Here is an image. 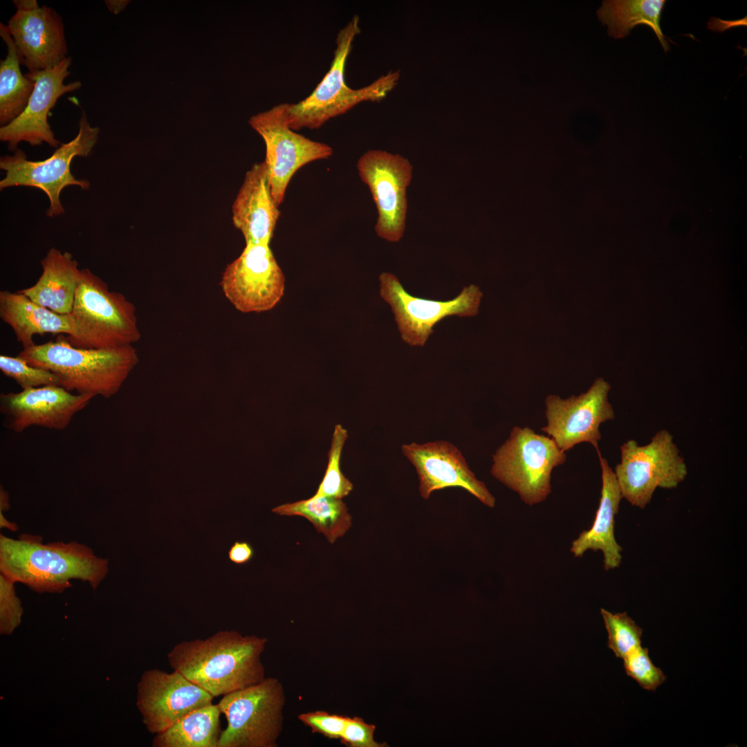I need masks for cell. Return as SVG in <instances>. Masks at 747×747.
Wrapping results in <instances>:
<instances>
[{"label":"cell","mask_w":747,"mask_h":747,"mask_svg":"<svg viewBox=\"0 0 747 747\" xmlns=\"http://www.w3.org/2000/svg\"><path fill=\"white\" fill-rule=\"evenodd\" d=\"M135 306L89 269L80 270L69 315L73 333L66 340L73 347L107 349L131 345L141 334Z\"/></svg>","instance_id":"5"},{"label":"cell","mask_w":747,"mask_h":747,"mask_svg":"<svg viewBox=\"0 0 747 747\" xmlns=\"http://www.w3.org/2000/svg\"><path fill=\"white\" fill-rule=\"evenodd\" d=\"M602 470L601 497L591 527L582 531L573 541L571 552L581 557L588 550L602 551L606 571L618 567L622 560V547L614 536L615 516L622 496L614 473L608 461L597 449Z\"/></svg>","instance_id":"21"},{"label":"cell","mask_w":747,"mask_h":747,"mask_svg":"<svg viewBox=\"0 0 747 747\" xmlns=\"http://www.w3.org/2000/svg\"><path fill=\"white\" fill-rule=\"evenodd\" d=\"M375 730V725L366 723L359 717H348L340 741L342 744L347 747L388 746L385 742L379 743L375 741L374 737Z\"/></svg>","instance_id":"34"},{"label":"cell","mask_w":747,"mask_h":747,"mask_svg":"<svg viewBox=\"0 0 747 747\" xmlns=\"http://www.w3.org/2000/svg\"><path fill=\"white\" fill-rule=\"evenodd\" d=\"M608 633L607 646L618 658H624L641 646L642 629L626 612L613 614L601 609Z\"/></svg>","instance_id":"29"},{"label":"cell","mask_w":747,"mask_h":747,"mask_svg":"<svg viewBox=\"0 0 747 747\" xmlns=\"http://www.w3.org/2000/svg\"><path fill=\"white\" fill-rule=\"evenodd\" d=\"M0 317L8 324L24 349L35 344V335L73 333L69 314L61 315L44 307L19 291H0Z\"/></svg>","instance_id":"23"},{"label":"cell","mask_w":747,"mask_h":747,"mask_svg":"<svg viewBox=\"0 0 747 747\" xmlns=\"http://www.w3.org/2000/svg\"><path fill=\"white\" fill-rule=\"evenodd\" d=\"M71 62L72 58L66 57L53 68L25 75L35 82L28 104L17 118L0 128V140L7 143L9 150L15 151L21 142L32 146L46 142L51 147H59L48 116L60 96L82 86L80 81L64 83L70 74Z\"/></svg>","instance_id":"17"},{"label":"cell","mask_w":747,"mask_h":747,"mask_svg":"<svg viewBox=\"0 0 747 747\" xmlns=\"http://www.w3.org/2000/svg\"><path fill=\"white\" fill-rule=\"evenodd\" d=\"M221 712L210 704L192 711L165 731L156 734L154 747H217Z\"/></svg>","instance_id":"25"},{"label":"cell","mask_w":747,"mask_h":747,"mask_svg":"<svg viewBox=\"0 0 747 747\" xmlns=\"http://www.w3.org/2000/svg\"><path fill=\"white\" fill-rule=\"evenodd\" d=\"M100 133L98 127H92L82 111L79 120L77 136L71 141L61 144L48 158L38 161L27 159L19 149L13 155L1 157L0 168L6 172L0 181V189L15 186L37 187L42 190L50 201L46 215L56 216L64 213L60 194L69 185H77L88 190L90 183L76 179L71 172V165L75 156H88L96 145Z\"/></svg>","instance_id":"8"},{"label":"cell","mask_w":747,"mask_h":747,"mask_svg":"<svg viewBox=\"0 0 747 747\" xmlns=\"http://www.w3.org/2000/svg\"><path fill=\"white\" fill-rule=\"evenodd\" d=\"M15 582L0 573V631L9 635L20 625L23 608Z\"/></svg>","instance_id":"32"},{"label":"cell","mask_w":747,"mask_h":747,"mask_svg":"<svg viewBox=\"0 0 747 747\" xmlns=\"http://www.w3.org/2000/svg\"><path fill=\"white\" fill-rule=\"evenodd\" d=\"M104 2L108 10L111 12L117 15L125 8L129 1L106 0Z\"/></svg>","instance_id":"36"},{"label":"cell","mask_w":747,"mask_h":747,"mask_svg":"<svg viewBox=\"0 0 747 747\" xmlns=\"http://www.w3.org/2000/svg\"><path fill=\"white\" fill-rule=\"evenodd\" d=\"M379 281L380 295L390 305L403 340L411 346L423 347L433 327L446 317L477 315L483 295L471 284L452 299L431 300L410 295L390 273L380 274Z\"/></svg>","instance_id":"11"},{"label":"cell","mask_w":747,"mask_h":747,"mask_svg":"<svg viewBox=\"0 0 747 747\" xmlns=\"http://www.w3.org/2000/svg\"><path fill=\"white\" fill-rule=\"evenodd\" d=\"M267 643L266 637L220 631L204 639L180 642L167 657L173 670L215 697L266 678L261 657Z\"/></svg>","instance_id":"2"},{"label":"cell","mask_w":747,"mask_h":747,"mask_svg":"<svg viewBox=\"0 0 747 747\" xmlns=\"http://www.w3.org/2000/svg\"><path fill=\"white\" fill-rule=\"evenodd\" d=\"M41 265L42 273L36 283L19 292L55 313L69 314L80 276L77 261L71 253L51 248Z\"/></svg>","instance_id":"22"},{"label":"cell","mask_w":747,"mask_h":747,"mask_svg":"<svg viewBox=\"0 0 747 747\" xmlns=\"http://www.w3.org/2000/svg\"><path fill=\"white\" fill-rule=\"evenodd\" d=\"M220 286L239 311L261 313L282 298L285 277L270 245L246 243L239 256L226 266Z\"/></svg>","instance_id":"12"},{"label":"cell","mask_w":747,"mask_h":747,"mask_svg":"<svg viewBox=\"0 0 747 747\" xmlns=\"http://www.w3.org/2000/svg\"><path fill=\"white\" fill-rule=\"evenodd\" d=\"M664 0H607L597 10L600 21L607 26L610 37L621 39L639 24L650 27L665 53L670 48L660 26Z\"/></svg>","instance_id":"24"},{"label":"cell","mask_w":747,"mask_h":747,"mask_svg":"<svg viewBox=\"0 0 747 747\" xmlns=\"http://www.w3.org/2000/svg\"><path fill=\"white\" fill-rule=\"evenodd\" d=\"M0 369L11 378L22 389L46 385L60 386L57 377L51 371L29 365L22 358L0 356Z\"/></svg>","instance_id":"30"},{"label":"cell","mask_w":747,"mask_h":747,"mask_svg":"<svg viewBox=\"0 0 747 747\" xmlns=\"http://www.w3.org/2000/svg\"><path fill=\"white\" fill-rule=\"evenodd\" d=\"M137 707L147 730L160 733L214 697L177 671H145L137 685Z\"/></svg>","instance_id":"16"},{"label":"cell","mask_w":747,"mask_h":747,"mask_svg":"<svg viewBox=\"0 0 747 747\" xmlns=\"http://www.w3.org/2000/svg\"><path fill=\"white\" fill-rule=\"evenodd\" d=\"M17 356L30 365L53 372L60 386L69 391L105 398L118 393L138 362L132 345L78 348L63 337L23 349Z\"/></svg>","instance_id":"3"},{"label":"cell","mask_w":747,"mask_h":747,"mask_svg":"<svg viewBox=\"0 0 747 747\" xmlns=\"http://www.w3.org/2000/svg\"><path fill=\"white\" fill-rule=\"evenodd\" d=\"M280 216L264 161L246 172L232 205V220L246 243L268 244Z\"/></svg>","instance_id":"20"},{"label":"cell","mask_w":747,"mask_h":747,"mask_svg":"<svg viewBox=\"0 0 747 747\" xmlns=\"http://www.w3.org/2000/svg\"><path fill=\"white\" fill-rule=\"evenodd\" d=\"M285 703L282 683L270 676L223 695L217 706L228 725L217 747H277Z\"/></svg>","instance_id":"7"},{"label":"cell","mask_w":747,"mask_h":747,"mask_svg":"<svg viewBox=\"0 0 747 747\" xmlns=\"http://www.w3.org/2000/svg\"><path fill=\"white\" fill-rule=\"evenodd\" d=\"M611 385L598 378L590 388L578 396L563 399L549 395L545 399L547 424L541 430L552 438L564 452L580 443H589L596 450L601 439V423L614 419L608 400Z\"/></svg>","instance_id":"14"},{"label":"cell","mask_w":747,"mask_h":747,"mask_svg":"<svg viewBox=\"0 0 747 747\" xmlns=\"http://www.w3.org/2000/svg\"><path fill=\"white\" fill-rule=\"evenodd\" d=\"M94 397L89 394H74L61 386H42L1 394L0 411L5 427L15 432L33 425L63 430Z\"/></svg>","instance_id":"18"},{"label":"cell","mask_w":747,"mask_h":747,"mask_svg":"<svg viewBox=\"0 0 747 747\" xmlns=\"http://www.w3.org/2000/svg\"><path fill=\"white\" fill-rule=\"evenodd\" d=\"M9 495L8 493L1 487L0 490V512H4L9 510Z\"/></svg>","instance_id":"37"},{"label":"cell","mask_w":747,"mask_h":747,"mask_svg":"<svg viewBox=\"0 0 747 747\" xmlns=\"http://www.w3.org/2000/svg\"><path fill=\"white\" fill-rule=\"evenodd\" d=\"M357 169L377 208L376 234L389 242L399 241L405 228L412 165L398 154L369 150L360 157Z\"/></svg>","instance_id":"13"},{"label":"cell","mask_w":747,"mask_h":747,"mask_svg":"<svg viewBox=\"0 0 747 747\" xmlns=\"http://www.w3.org/2000/svg\"><path fill=\"white\" fill-rule=\"evenodd\" d=\"M359 20L358 16L354 15L338 32L330 68L313 92L299 102L287 103L288 122L293 130L318 129L362 102L380 101L397 84L398 71H389L360 89L347 85L345 65L353 40L360 32Z\"/></svg>","instance_id":"4"},{"label":"cell","mask_w":747,"mask_h":747,"mask_svg":"<svg viewBox=\"0 0 747 747\" xmlns=\"http://www.w3.org/2000/svg\"><path fill=\"white\" fill-rule=\"evenodd\" d=\"M297 718L310 728L313 733L320 734L330 739L340 740L348 717L315 710L301 713Z\"/></svg>","instance_id":"33"},{"label":"cell","mask_w":747,"mask_h":747,"mask_svg":"<svg viewBox=\"0 0 747 747\" xmlns=\"http://www.w3.org/2000/svg\"><path fill=\"white\" fill-rule=\"evenodd\" d=\"M621 461L614 473L622 496L632 506L645 508L657 488H675L688 474L686 464L665 430L645 445L629 440L620 447Z\"/></svg>","instance_id":"9"},{"label":"cell","mask_w":747,"mask_h":747,"mask_svg":"<svg viewBox=\"0 0 747 747\" xmlns=\"http://www.w3.org/2000/svg\"><path fill=\"white\" fill-rule=\"evenodd\" d=\"M17 10L6 27L20 64L30 73L53 68L67 56L64 25L53 8L36 0H15Z\"/></svg>","instance_id":"15"},{"label":"cell","mask_w":747,"mask_h":747,"mask_svg":"<svg viewBox=\"0 0 747 747\" xmlns=\"http://www.w3.org/2000/svg\"><path fill=\"white\" fill-rule=\"evenodd\" d=\"M0 527L7 528L11 531H17L18 530L17 525L15 523L6 519L2 512H0Z\"/></svg>","instance_id":"38"},{"label":"cell","mask_w":747,"mask_h":747,"mask_svg":"<svg viewBox=\"0 0 747 747\" xmlns=\"http://www.w3.org/2000/svg\"><path fill=\"white\" fill-rule=\"evenodd\" d=\"M254 555V548L246 541L234 542L228 551V559L237 565L248 563Z\"/></svg>","instance_id":"35"},{"label":"cell","mask_w":747,"mask_h":747,"mask_svg":"<svg viewBox=\"0 0 747 747\" xmlns=\"http://www.w3.org/2000/svg\"><path fill=\"white\" fill-rule=\"evenodd\" d=\"M403 454L415 467L421 496L427 499L432 492L447 488H461L484 505L493 508L494 496L485 483L477 479L465 458L452 443L437 441L424 444L402 445Z\"/></svg>","instance_id":"19"},{"label":"cell","mask_w":747,"mask_h":747,"mask_svg":"<svg viewBox=\"0 0 747 747\" xmlns=\"http://www.w3.org/2000/svg\"><path fill=\"white\" fill-rule=\"evenodd\" d=\"M0 36L7 54L0 61V124L5 126L25 109L35 88V82L24 75L20 62L6 25L0 24Z\"/></svg>","instance_id":"27"},{"label":"cell","mask_w":747,"mask_h":747,"mask_svg":"<svg viewBox=\"0 0 747 747\" xmlns=\"http://www.w3.org/2000/svg\"><path fill=\"white\" fill-rule=\"evenodd\" d=\"M248 122L264 141L266 157L264 161L268 168L273 198L279 206L297 170L311 162L326 159L333 154V149L329 145L311 140L289 127L287 103L255 114Z\"/></svg>","instance_id":"10"},{"label":"cell","mask_w":747,"mask_h":747,"mask_svg":"<svg viewBox=\"0 0 747 747\" xmlns=\"http://www.w3.org/2000/svg\"><path fill=\"white\" fill-rule=\"evenodd\" d=\"M109 573V560L77 542L44 543L42 537L21 533L17 539L0 534V573L37 593H62L71 580L95 589Z\"/></svg>","instance_id":"1"},{"label":"cell","mask_w":747,"mask_h":747,"mask_svg":"<svg viewBox=\"0 0 747 747\" xmlns=\"http://www.w3.org/2000/svg\"><path fill=\"white\" fill-rule=\"evenodd\" d=\"M347 438V430L340 425H336L328 452L327 467L315 495L342 499L353 490L352 483L343 474L340 466L342 451Z\"/></svg>","instance_id":"28"},{"label":"cell","mask_w":747,"mask_h":747,"mask_svg":"<svg viewBox=\"0 0 747 747\" xmlns=\"http://www.w3.org/2000/svg\"><path fill=\"white\" fill-rule=\"evenodd\" d=\"M566 459L555 441L528 427L515 426L492 455L491 474L517 492L527 505L544 501L551 492V472Z\"/></svg>","instance_id":"6"},{"label":"cell","mask_w":747,"mask_h":747,"mask_svg":"<svg viewBox=\"0 0 747 747\" xmlns=\"http://www.w3.org/2000/svg\"><path fill=\"white\" fill-rule=\"evenodd\" d=\"M272 512L306 518L331 544L342 537L352 523L348 508L342 499L315 494L306 499L278 506Z\"/></svg>","instance_id":"26"},{"label":"cell","mask_w":747,"mask_h":747,"mask_svg":"<svg viewBox=\"0 0 747 747\" xmlns=\"http://www.w3.org/2000/svg\"><path fill=\"white\" fill-rule=\"evenodd\" d=\"M623 661L626 674L645 690L654 691L666 680L662 670L652 662L646 647H639Z\"/></svg>","instance_id":"31"}]
</instances>
